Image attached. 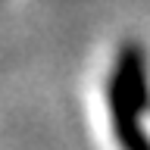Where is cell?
<instances>
[{"label":"cell","instance_id":"1","mask_svg":"<svg viewBox=\"0 0 150 150\" xmlns=\"http://www.w3.org/2000/svg\"><path fill=\"white\" fill-rule=\"evenodd\" d=\"M110 122L122 150H150V138L144 131L147 112V63L138 44H125L110 72Z\"/></svg>","mask_w":150,"mask_h":150}]
</instances>
